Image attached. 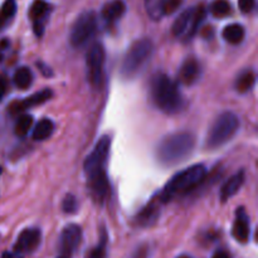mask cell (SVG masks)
Instances as JSON below:
<instances>
[{"label":"cell","mask_w":258,"mask_h":258,"mask_svg":"<svg viewBox=\"0 0 258 258\" xmlns=\"http://www.w3.org/2000/svg\"><path fill=\"white\" fill-rule=\"evenodd\" d=\"M244 178H246L244 171L241 170L237 174H234L233 176H231V178L223 184V186L221 188V201L223 202V203L238 193L239 189L243 185Z\"/></svg>","instance_id":"cell-16"},{"label":"cell","mask_w":258,"mask_h":258,"mask_svg":"<svg viewBox=\"0 0 258 258\" xmlns=\"http://www.w3.org/2000/svg\"><path fill=\"white\" fill-rule=\"evenodd\" d=\"M13 80L19 90H27L33 83V73L28 67H20L15 71Z\"/></svg>","instance_id":"cell-23"},{"label":"cell","mask_w":258,"mask_h":258,"mask_svg":"<svg viewBox=\"0 0 258 258\" xmlns=\"http://www.w3.org/2000/svg\"><path fill=\"white\" fill-rule=\"evenodd\" d=\"M154 53V44L150 39H139L130 45L121 63V76L131 80L140 75L150 62Z\"/></svg>","instance_id":"cell-4"},{"label":"cell","mask_w":258,"mask_h":258,"mask_svg":"<svg viewBox=\"0 0 258 258\" xmlns=\"http://www.w3.org/2000/svg\"><path fill=\"white\" fill-rule=\"evenodd\" d=\"M184 0H164L163 13L164 15H171L181 7Z\"/></svg>","instance_id":"cell-31"},{"label":"cell","mask_w":258,"mask_h":258,"mask_svg":"<svg viewBox=\"0 0 258 258\" xmlns=\"http://www.w3.org/2000/svg\"><path fill=\"white\" fill-rule=\"evenodd\" d=\"M126 12V4L123 0H111L106 3L102 8V18L107 23H115L120 19Z\"/></svg>","instance_id":"cell-17"},{"label":"cell","mask_w":258,"mask_h":258,"mask_svg":"<svg viewBox=\"0 0 258 258\" xmlns=\"http://www.w3.org/2000/svg\"><path fill=\"white\" fill-rule=\"evenodd\" d=\"M106 241H107V238H106V234L103 232L102 236H101L100 244L88 253L87 258H106Z\"/></svg>","instance_id":"cell-29"},{"label":"cell","mask_w":258,"mask_h":258,"mask_svg":"<svg viewBox=\"0 0 258 258\" xmlns=\"http://www.w3.org/2000/svg\"><path fill=\"white\" fill-rule=\"evenodd\" d=\"M193 10L194 8L188 10H184L180 15L175 19L173 27H171V32L175 37H180V35L185 34L186 30H188L189 25H190L191 17H193Z\"/></svg>","instance_id":"cell-20"},{"label":"cell","mask_w":258,"mask_h":258,"mask_svg":"<svg viewBox=\"0 0 258 258\" xmlns=\"http://www.w3.org/2000/svg\"><path fill=\"white\" fill-rule=\"evenodd\" d=\"M151 100L164 113L173 115L183 108V97L178 85L165 73H156L150 83Z\"/></svg>","instance_id":"cell-2"},{"label":"cell","mask_w":258,"mask_h":258,"mask_svg":"<svg viewBox=\"0 0 258 258\" xmlns=\"http://www.w3.org/2000/svg\"><path fill=\"white\" fill-rule=\"evenodd\" d=\"M211 13L214 18L222 19V18L231 15L232 7L227 0H214L211 5Z\"/></svg>","instance_id":"cell-26"},{"label":"cell","mask_w":258,"mask_h":258,"mask_svg":"<svg viewBox=\"0 0 258 258\" xmlns=\"http://www.w3.org/2000/svg\"><path fill=\"white\" fill-rule=\"evenodd\" d=\"M178 258H191V257H189V256H186V254H183V256H179Z\"/></svg>","instance_id":"cell-38"},{"label":"cell","mask_w":258,"mask_h":258,"mask_svg":"<svg viewBox=\"0 0 258 258\" xmlns=\"http://www.w3.org/2000/svg\"><path fill=\"white\" fill-rule=\"evenodd\" d=\"M212 258H231V256L224 251H217Z\"/></svg>","instance_id":"cell-36"},{"label":"cell","mask_w":258,"mask_h":258,"mask_svg":"<svg viewBox=\"0 0 258 258\" xmlns=\"http://www.w3.org/2000/svg\"><path fill=\"white\" fill-rule=\"evenodd\" d=\"M2 258H23L20 256V253H17V252H14V253H12V252H5V253H3Z\"/></svg>","instance_id":"cell-37"},{"label":"cell","mask_w":258,"mask_h":258,"mask_svg":"<svg viewBox=\"0 0 258 258\" xmlns=\"http://www.w3.org/2000/svg\"><path fill=\"white\" fill-rule=\"evenodd\" d=\"M196 146V138L193 134L174 133L165 136L156 148V159L164 166H174L183 163L190 156Z\"/></svg>","instance_id":"cell-1"},{"label":"cell","mask_w":258,"mask_h":258,"mask_svg":"<svg viewBox=\"0 0 258 258\" xmlns=\"http://www.w3.org/2000/svg\"><path fill=\"white\" fill-rule=\"evenodd\" d=\"M164 0H145V9L153 20H160L164 17Z\"/></svg>","instance_id":"cell-28"},{"label":"cell","mask_w":258,"mask_h":258,"mask_svg":"<svg viewBox=\"0 0 258 258\" xmlns=\"http://www.w3.org/2000/svg\"><path fill=\"white\" fill-rule=\"evenodd\" d=\"M159 216H160V208L155 202H153V203L148 204L144 209H141L140 213L136 216V223H138V226L146 228V227L153 226L159 219Z\"/></svg>","instance_id":"cell-18"},{"label":"cell","mask_w":258,"mask_h":258,"mask_svg":"<svg viewBox=\"0 0 258 258\" xmlns=\"http://www.w3.org/2000/svg\"><path fill=\"white\" fill-rule=\"evenodd\" d=\"M40 239H42V236H40L39 229H24L18 237L17 243L14 246L15 252L17 253H30L39 247Z\"/></svg>","instance_id":"cell-12"},{"label":"cell","mask_w":258,"mask_h":258,"mask_svg":"<svg viewBox=\"0 0 258 258\" xmlns=\"http://www.w3.org/2000/svg\"><path fill=\"white\" fill-rule=\"evenodd\" d=\"M201 63H199L196 58H188V59L184 60L180 70H179L178 80L181 85L193 86L194 83L198 82L199 78H201Z\"/></svg>","instance_id":"cell-13"},{"label":"cell","mask_w":258,"mask_h":258,"mask_svg":"<svg viewBox=\"0 0 258 258\" xmlns=\"http://www.w3.org/2000/svg\"><path fill=\"white\" fill-rule=\"evenodd\" d=\"M105 58V48L101 43H93L88 48L86 54V64H87V77L91 85L98 86L102 81Z\"/></svg>","instance_id":"cell-8"},{"label":"cell","mask_w":258,"mask_h":258,"mask_svg":"<svg viewBox=\"0 0 258 258\" xmlns=\"http://www.w3.org/2000/svg\"><path fill=\"white\" fill-rule=\"evenodd\" d=\"M52 96H53L52 91H50L49 88H44V90H42L40 92L34 93V95L29 96V97L25 98V100L15 101V102L10 103L9 106L10 115L13 116L20 115V113H22L24 110H27V108L34 107V106L42 105V103L49 101L50 98H52Z\"/></svg>","instance_id":"cell-11"},{"label":"cell","mask_w":258,"mask_h":258,"mask_svg":"<svg viewBox=\"0 0 258 258\" xmlns=\"http://www.w3.org/2000/svg\"><path fill=\"white\" fill-rule=\"evenodd\" d=\"M239 128V118L233 112H223L218 116L207 136V148L217 149L228 143Z\"/></svg>","instance_id":"cell-5"},{"label":"cell","mask_w":258,"mask_h":258,"mask_svg":"<svg viewBox=\"0 0 258 258\" xmlns=\"http://www.w3.org/2000/svg\"><path fill=\"white\" fill-rule=\"evenodd\" d=\"M50 12V7L44 0H35L29 9V18L34 24V33L37 35H42L44 30L43 20L47 18L48 13Z\"/></svg>","instance_id":"cell-14"},{"label":"cell","mask_w":258,"mask_h":258,"mask_svg":"<svg viewBox=\"0 0 258 258\" xmlns=\"http://www.w3.org/2000/svg\"><path fill=\"white\" fill-rule=\"evenodd\" d=\"M82 241V229L77 224H68L60 234V256L71 258Z\"/></svg>","instance_id":"cell-9"},{"label":"cell","mask_w":258,"mask_h":258,"mask_svg":"<svg viewBox=\"0 0 258 258\" xmlns=\"http://www.w3.org/2000/svg\"><path fill=\"white\" fill-rule=\"evenodd\" d=\"M239 9L244 14H248L252 10L254 9V5H256V0H238Z\"/></svg>","instance_id":"cell-32"},{"label":"cell","mask_w":258,"mask_h":258,"mask_svg":"<svg viewBox=\"0 0 258 258\" xmlns=\"http://www.w3.org/2000/svg\"><path fill=\"white\" fill-rule=\"evenodd\" d=\"M206 15H207V10L203 5H201V7L198 8H194L193 17H191V20H190V25H189L188 30H186L185 33L186 39H191V38L197 34V32H198L199 27H201V24L203 23Z\"/></svg>","instance_id":"cell-22"},{"label":"cell","mask_w":258,"mask_h":258,"mask_svg":"<svg viewBox=\"0 0 258 258\" xmlns=\"http://www.w3.org/2000/svg\"><path fill=\"white\" fill-rule=\"evenodd\" d=\"M37 67L39 68L40 72H42L44 76H52V72H50V71H49V68H48L45 64H43V63L38 62L37 63Z\"/></svg>","instance_id":"cell-35"},{"label":"cell","mask_w":258,"mask_h":258,"mask_svg":"<svg viewBox=\"0 0 258 258\" xmlns=\"http://www.w3.org/2000/svg\"><path fill=\"white\" fill-rule=\"evenodd\" d=\"M222 35H223L226 42H228L229 44L236 45L242 43V40L244 39V35H246V32H244V28L241 24L233 23V24H229L224 28Z\"/></svg>","instance_id":"cell-19"},{"label":"cell","mask_w":258,"mask_h":258,"mask_svg":"<svg viewBox=\"0 0 258 258\" xmlns=\"http://www.w3.org/2000/svg\"><path fill=\"white\" fill-rule=\"evenodd\" d=\"M5 93H7V81L4 80V77L0 76V101L4 98Z\"/></svg>","instance_id":"cell-34"},{"label":"cell","mask_w":258,"mask_h":258,"mask_svg":"<svg viewBox=\"0 0 258 258\" xmlns=\"http://www.w3.org/2000/svg\"><path fill=\"white\" fill-rule=\"evenodd\" d=\"M9 45H10L9 39L0 40V62H2V60L4 59L5 53H7V50L9 49Z\"/></svg>","instance_id":"cell-33"},{"label":"cell","mask_w":258,"mask_h":258,"mask_svg":"<svg viewBox=\"0 0 258 258\" xmlns=\"http://www.w3.org/2000/svg\"><path fill=\"white\" fill-rule=\"evenodd\" d=\"M33 117L30 115H20L15 123L14 133L18 138H25L32 128Z\"/></svg>","instance_id":"cell-27"},{"label":"cell","mask_w":258,"mask_h":258,"mask_svg":"<svg viewBox=\"0 0 258 258\" xmlns=\"http://www.w3.org/2000/svg\"><path fill=\"white\" fill-rule=\"evenodd\" d=\"M53 131H54V123L52 122V120H49V118H42V120L35 125L34 130H33V140H47L48 138H50Z\"/></svg>","instance_id":"cell-21"},{"label":"cell","mask_w":258,"mask_h":258,"mask_svg":"<svg viewBox=\"0 0 258 258\" xmlns=\"http://www.w3.org/2000/svg\"><path fill=\"white\" fill-rule=\"evenodd\" d=\"M97 27V19L93 12H85L76 19L70 34L72 47L81 48L90 42Z\"/></svg>","instance_id":"cell-6"},{"label":"cell","mask_w":258,"mask_h":258,"mask_svg":"<svg viewBox=\"0 0 258 258\" xmlns=\"http://www.w3.org/2000/svg\"><path fill=\"white\" fill-rule=\"evenodd\" d=\"M58 258H67V257H63V256H60V254H59V256H58Z\"/></svg>","instance_id":"cell-40"},{"label":"cell","mask_w":258,"mask_h":258,"mask_svg":"<svg viewBox=\"0 0 258 258\" xmlns=\"http://www.w3.org/2000/svg\"><path fill=\"white\" fill-rule=\"evenodd\" d=\"M110 149H111L110 138H108V136H102V138L98 140V143L96 144L92 153L86 158L85 165H83L86 175L90 176V175H93V174L98 173V171H105V165H106V161H107L108 159Z\"/></svg>","instance_id":"cell-7"},{"label":"cell","mask_w":258,"mask_h":258,"mask_svg":"<svg viewBox=\"0 0 258 258\" xmlns=\"http://www.w3.org/2000/svg\"><path fill=\"white\" fill-rule=\"evenodd\" d=\"M62 208L64 211V213L67 214H73L77 211V199L72 196V194H68L64 197L62 203Z\"/></svg>","instance_id":"cell-30"},{"label":"cell","mask_w":258,"mask_h":258,"mask_svg":"<svg viewBox=\"0 0 258 258\" xmlns=\"http://www.w3.org/2000/svg\"><path fill=\"white\" fill-rule=\"evenodd\" d=\"M249 218L243 208H238L236 212V219H234L233 227H232V234L234 239L241 243H246L249 239Z\"/></svg>","instance_id":"cell-15"},{"label":"cell","mask_w":258,"mask_h":258,"mask_svg":"<svg viewBox=\"0 0 258 258\" xmlns=\"http://www.w3.org/2000/svg\"><path fill=\"white\" fill-rule=\"evenodd\" d=\"M254 83H256V75H254L252 71H244L241 75L237 77L236 80V90L239 93H246L248 91H251V88L253 87Z\"/></svg>","instance_id":"cell-24"},{"label":"cell","mask_w":258,"mask_h":258,"mask_svg":"<svg viewBox=\"0 0 258 258\" xmlns=\"http://www.w3.org/2000/svg\"><path fill=\"white\" fill-rule=\"evenodd\" d=\"M206 175L207 169L203 164H196L193 166H189L188 169L180 171L170 179V181L166 184L161 193L160 201L169 202L174 197L186 194L188 191L193 190L204 180Z\"/></svg>","instance_id":"cell-3"},{"label":"cell","mask_w":258,"mask_h":258,"mask_svg":"<svg viewBox=\"0 0 258 258\" xmlns=\"http://www.w3.org/2000/svg\"><path fill=\"white\" fill-rule=\"evenodd\" d=\"M2 171H3V169H2V166H0V175H2Z\"/></svg>","instance_id":"cell-39"},{"label":"cell","mask_w":258,"mask_h":258,"mask_svg":"<svg viewBox=\"0 0 258 258\" xmlns=\"http://www.w3.org/2000/svg\"><path fill=\"white\" fill-rule=\"evenodd\" d=\"M87 178L91 196L95 199L96 203L102 204L110 194V184H108L107 175H106L105 171H98V173L87 176Z\"/></svg>","instance_id":"cell-10"},{"label":"cell","mask_w":258,"mask_h":258,"mask_svg":"<svg viewBox=\"0 0 258 258\" xmlns=\"http://www.w3.org/2000/svg\"><path fill=\"white\" fill-rule=\"evenodd\" d=\"M17 13V3L15 0H5L4 4L0 8V29L7 25V23L12 19Z\"/></svg>","instance_id":"cell-25"}]
</instances>
